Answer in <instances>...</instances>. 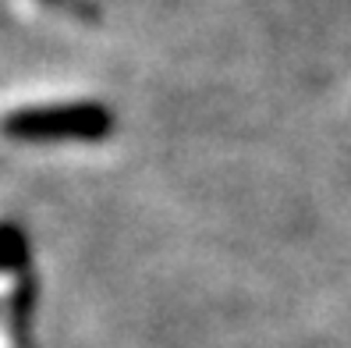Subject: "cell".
I'll use <instances>...</instances> for the list:
<instances>
[{"mask_svg":"<svg viewBox=\"0 0 351 348\" xmlns=\"http://www.w3.org/2000/svg\"><path fill=\"white\" fill-rule=\"evenodd\" d=\"M32 277V242L22 220L0 217V281L18 284Z\"/></svg>","mask_w":351,"mask_h":348,"instance_id":"obj_2","label":"cell"},{"mask_svg":"<svg viewBox=\"0 0 351 348\" xmlns=\"http://www.w3.org/2000/svg\"><path fill=\"white\" fill-rule=\"evenodd\" d=\"M114 111L99 100H53V104H25L0 117V132L25 146H93L114 132Z\"/></svg>","mask_w":351,"mask_h":348,"instance_id":"obj_1","label":"cell"}]
</instances>
